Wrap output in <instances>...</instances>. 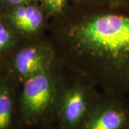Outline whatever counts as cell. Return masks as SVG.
Returning a JSON list of instances; mask_svg holds the SVG:
<instances>
[{"label":"cell","mask_w":129,"mask_h":129,"mask_svg":"<svg viewBox=\"0 0 129 129\" xmlns=\"http://www.w3.org/2000/svg\"><path fill=\"white\" fill-rule=\"evenodd\" d=\"M101 95V92L87 79L67 69L57 106L55 128H80Z\"/></svg>","instance_id":"obj_3"},{"label":"cell","mask_w":129,"mask_h":129,"mask_svg":"<svg viewBox=\"0 0 129 129\" xmlns=\"http://www.w3.org/2000/svg\"><path fill=\"white\" fill-rule=\"evenodd\" d=\"M2 72L17 86L50 68L57 60L55 48L47 35L24 39L7 57Z\"/></svg>","instance_id":"obj_4"},{"label":"cell","mask_w":129,"mask_h":129,"mask_svg":"<svg viewBox=\"0 0 129 129\" xmlns=\"http://www.w3.org/2000/svg\"><path fill=\"white\" fill-rule=\"evenodd\" d=\"M24 39L5 21H0V57H7Z\"/></svg>","instance_id":"obj_8"},{"label":"cell","mask_w":129,"mask_h":129,"mask_svg":"<svg viewBox=\"0 0 129 129\" xmlns=\"http://www.w3.org/2000/svg\"><path fill=\"white\" fill-rule=\"evenodd\" d=\"M49 19L42 7L29 3L13 7L5 22L23 39H32L47 35Z\"/></svg>","instance_id":"obj_6"},{"label":"cell","mask_w":129,"mask_h":129,"mask_svg":"<svg viewBox=\"0 0 129 129\" xmlns=\"http://www.w3.org/2000/svg\"><path fill=\"white\" fill-rule=\"evenodd\" d=\"M7 5L12 6V7H15L19 5L29 4L34 0H2Z\"/></svg>","instance_id":"obj_11"},{"label":"cell","mask_w":129,"mask_h":129,"mask_svg":"<svg viewBox=\"0 0 129 129\" xmlns=\"http://www.w3.org/2000/svg\"><path fill=\"white\" fill-rule=\"evenodd\" d=\"M79 129H129V101L126 96L101 92L91 113Z\"/></svg>","instance_id":"obj_5"},{"label":"cell","mask_w":129,"mask_h":129,"mask_svg":"<svg viewBox=\"0 0 129 129\" xmlns=\"http://www.w3.org/2000/svg\"><path fill=\"white\" fill-rule=\"evenodd\" d=\"M50 129H56V128H55V127H53L52 128H50Z\"/></svg>","instance_id":"obj_12"},{"label":"cell","mask_w":129,"mask_h":129,"mask_svg":"<svg viewBox=\"0 0 129 129\" xmlns=\"http://www.w3.org/2000/svg\"><path fill=\"white\" fill-rule=\"evenodd\" d=\"M16 85L0 70V129L22 127Z\"/></svg>","instance_id":"obj_7"},{"label":"cell","mask_w":129,"mask_h":129,"mask_svg":"<svg viewBox=\"0 0 129 129\" xmlns=\"http://www.w3.org/2000/svg\"><path fill=\"white\" fill-rule=\"evenodd\" d=\"M69 0H42V8L49 19L55 18L68 9Z\"/></svg>","instance_id":"obj_9"},{"label":"cell","mask_w":129,"mask_h":129,"mask_svg":"<svg viewBox=\"0 0 129 129\" xmlns=\"http://www.w3.org/2000/svg\"><path fill=\"white\" fill-rule=\"evenodd\" d=\"M66 73L67 69L57 60L50 68L22 83L18 96L22 128L55 127L57 106Z\"/></svg>","instance_id":"obj_2"},{"label":"cell","mask_w":129,"mask_h":129,"mask_svg":"<svg viewBox=\"0 0 129 129\" xmlns=\"http://www.w3.org/2000/svg\"><path fill=\"white\" fill-rule=\"evenodd\" d=\"M64 13L51 19L47 36L57 60L103 93L129 95V9Z\"/></svg>","instance_id":"obj_1"},{"label":"cell","mask_w":129,"mask_h":129,"mask_svg":"<svg viewBox=\"0 0 129 129\" xmlns=\"http://www.w3.org/2000/svg\"><path fill=\"white\" fill-rule=\"evenodd\" d=\"M111 7L129 9V0H107Z\"/></svg>","instance_id":"obj_10"}]
</instances>
